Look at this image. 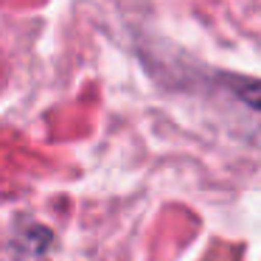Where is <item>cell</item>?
Here are the masks:
<instances>
[{
  "label": "cell",
  "mask_w": 261,
  "mask_h": 261,
  "mask_svg": "<svg viewBox=\"0 0 261 261\" xmlns=\"http://www.w3.org/2000/svg\"><path fill=\"white\" fill-rule=\"evenodd\" d=\"M227 85H230V90L236 93V98H242L244 104H250V107L261 110V82H253V79H227Z\"/></svg>",
  "instance_id": "cell-1"
}]
</instances>
